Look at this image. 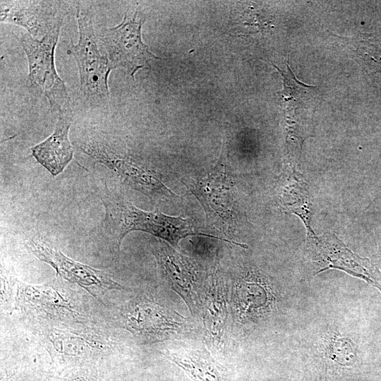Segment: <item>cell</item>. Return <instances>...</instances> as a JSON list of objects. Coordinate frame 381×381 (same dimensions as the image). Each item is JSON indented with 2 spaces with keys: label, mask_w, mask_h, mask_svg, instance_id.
<instances>
[{
  "label": "cell",
  "mask_w": 381,
  "mask_h": 381,
  "mask_svg": "<svg viewBox=\"0 0 381 381\" xmlns=\"http://www.w3.org/2000/svg\"><path fill=\"white\" fill-rule=\"evenodd\" d=\"M104 216L96 230L119 249L124 236L131 231H140L169 242L177 248L180 240L188 236H205L229 242L221 237L199 232L188 219L174 217L158 209L145 211L137 207L105 183L100 195Z\"/></svg>",
  "instance_id": "6da1fadb"
},
{
  "label": "cell",
  "mask_w": 381,
  "mask_h": 381,
  "mask_svg": "<svg viewBox=\"0 0 381 381\" xmlns=\"http://www.w3.org/2000/svg\"><path fill=\"white\" fill-rule=\"evenodd\" d=\"M80 147L84 154L112 171L123 183L151 201H168L178 198L155 171L122 152L109 136L100 133L89 135Z\"/></svg>",
  "instance_id": "7a4b0ae2"
},
{
  "label": "cell",
  "mask_w": 381,
  "mask_h": 381,
  "mask_svg": "<svg viewBox=\"0 0 381 381\" xmlns=\"http://www.w3.org/2000/svg\"><path fill=\"white\" fill-rule=\"evenodd\" d=\"M79 38L71 40L67 51L77 63L82 97L94 107L107 103L109 99L108 79L113 70L107 54L99 49L91 11L80 5L76 7Z\"/></svg>",
  "instance_id": "3957f363"
},
{
  "label": "cell",
  "mask_w": 381,
  "mask_h": 381,
  "mask_svg": "<svg viewBox=\"0 0 381 381\" xmlns=\"http://www.w3.org/2000/svg\"><path fill=\"white\" fill-rule=\"evenodd\" d=\"M61 25H56L41 40L28 32L13 34L26 54L30 85L44 95L52 111H57L59 115L71 114L70 97L54 64V52Z\"/></svg>",
  "instance_id": "277c9868"
},
{
  "label": "cell",
  "mask_w": 381,
  "mask_h": 381,
  "mask_svg": "<svg viewBox=\"0 0 381 381\" xmlns=\"http://www.w3.org/2000/svg\"><path fill=\"white\" fill-rule=\"evenodd\" d=\"M190 183V191L202 205L212 226L224 233L239 226L242 214L231 172L224 159Z\"/></svg>",
  "instance_id": "5b68a950"
},
{
  "label": "cell",
  "mask_w": 381,
  "mask_h": 381,
  "mask_svg": "<svg viewBox=\"0 0 381 381\" xmlns=\"http://www.w3.org/2000/svg\"><path fill=\"white\" fill-rule=\"evenodd\" d=\"M151 250L162 279L183 298L191 314L197 315L202 308L205 289L195 262L159 238L152 243Z\"/></svg>",
  "instance_id": "8992f818"
},
{
  "label": "cell",
  "mask_w": 381,
  "mask_h": 381,
  "mask_svg": "<svg viewBox=\"0 0 381 381\" xmlns=\"http://www.w3.org/2000/svg\"><path fill=\"white\" fill-rule=\"evenodd\" d=\"M144 20L135 11L132 16L125 14L118 25L106 30L99 37L113 69H126L134 79L140 68H150V62L158 59L142 40Z\"/></svg>",
  "instance_id": "52a82bcc"
},
{
  "label": "cell",
  "mask_w": 381,
  "mask_h": 381,
  "mask_svg": "<svg viewBox=\"0 0 381 381\" xmlns=\"http://www.w3.org/2000/svg\"><path fill=\"white\" fill-rule=\"evenodd\" d=\"M25 246L39 260L52 266L61 277L78 284L92 294V289L128 290L105 272L73 260L40 239L30 238Z\"/></svg>",
  "instance_id": "ba28073f"
},
{
  "label": "cell",
  "mask_w": 381,
  "mask_h": 381,
  "mask_svg": "<svg viewBox=\"0 0 381 381\" xmlns=\"http://www.w3.org/2000/svg\"><path fill=\"white\" fill-rule=\"evenodd\" d=\"M61 2L53 1H1V22L24 28L35 39H42L59 24L64 13Z\"/></svg>",
  "instance_id": "9c48e42d"
},
{
  "label": "cell",
  "mask_w": 381,
  "mask_h": 381,
  "mask_svg": "<svg viewBox=\"0 0 381 381\" xmlns=\"http://www.w3.org/2000/svg\"><path fill=\"white\" fill-rule=\"evenodd\" d=\"M309 238L323 266L320 272L329 268L340 269L365 280L381 292V272L369 259L354 254L334 236H313Z\"/></svg>",
  "instance_id": "30bf717a"
},
{
  "label": "cell",
  "mask_w": 381,
  "mask_h": 381,
  "mask_svg": "<svg viewBox=\"0 0 381 381\" xmlns=\"http://www.w3.org/2000/svg\"><path fill=\"white\" fill-rule=\"evenodd\" d=\"M128 325L138 335L162 341L186 330V319L152 303H138L128 313Z\"/></svg>",
  "instance_id": "8fae6325"
},
{
  "label": "cell",
  "mask_w": 381,
  "mask_h": 381,
  "mask_svg": "<svg viewBox=\"0 0 381 381\" xmlns=\"http://www.w3.org/2000/svg\"><path fill=\"white\" fill-rule=\"evenodd\" d=\"M71 121V114L59 115L53 133L31 147L32 157L53 176L61 174L73 157L68 138Z\"/></svg>",
  "instance_id": "7c38bea8"
},
{
  "label": "cell",
  "mask_w": 381,
  "mask_h": 381,
  "mask_svg": "<svg viewBox=\"0 0 381 381\" xmlns=\"http://www.w3.org/2000/svg\"><path fill=\"white\" fill-rule=\"evenodd\" d=\"M277 196L281 207L298 216L305 224L308 236L315 234L310 226L312 205L306 183L301 175L293 168L282 173L277 186Z\"/></svg>",
  "instance_id": "4fadbf2b"
},
{
  "label": "cell",
  "mask_w": 381,
  "mask_h": 381,
  "mask_svg": "<svg viewBox=\"0 0 381 381\" xmlns=\"http://www.w3.org/2000/svg\"><path fill=\"white\" fill-rule=\"evenodd\" d=\"M204 324L207 337L214 346L223 344L227 318V308L222 279L217 267L210 283L204 290L202 299Z\"/></svg>",
  "instance_id": "5bb4252c"
},
{
  "label": "cell",
  "mask_w": 381,
  "mask_h": 381,
  "mask_svg": "<svg viewBox=\"0 0 381 381\" xmlns=\"http://www.w3.org/2000/svg\"><path fill=\"white\" fill-rule=\"evenodd\" d=\"M164 355L193 381H232L226 369L206 349L168 351Z\"/></svg>",
  "instance_id": "9a60e30c"
},
{
  "label": "cell",
  "mask_w": 381,
  "mask_h": 381,
  "mask_svg": "<svg viewBox=\"0 0 381 381\" xmlns=\"http://www.w3.org/2000/svg\"><path fill=\"white\" fill-rule=\"evenodd\" d=\"M234 287V305L240 316H246L252 309L262 308L268 302L264 277L256 271L243 272Z\"/></svg>",
  "instance_id": "2e32d148"
},
{
  "label": "cell",
  "mask_w": 381,
  "mask_h": 381,
  "mask_svg": "<svg viewBox=\"0 0 381 381\" xmlns=\"http://www.w3.org/2000/svg\"><path fill=\"white\" fill-rule=\"evenodd\" d=\"M330 358L342 366H350L356 363L358 356L355 344L345 337H333L329 345Z\"/></svg>",
  "instance_id": "e0dca14e"
},
{
  "label": "cell",
  "mask_w": 381,
  "mask_h": 381,
  "mask_svg": "<svg viewBox=\"0 0 381 381\" xmlns=\"http://www.w3.org/2000/svg\"><path fill=\"white\" fill-rule=\"evenodd\" d=\"M62 381H95L93 377L85 373H75L67 377Z\"/></svg>",
  "instance_id": "ac0fdd59"
}]
</instances>
